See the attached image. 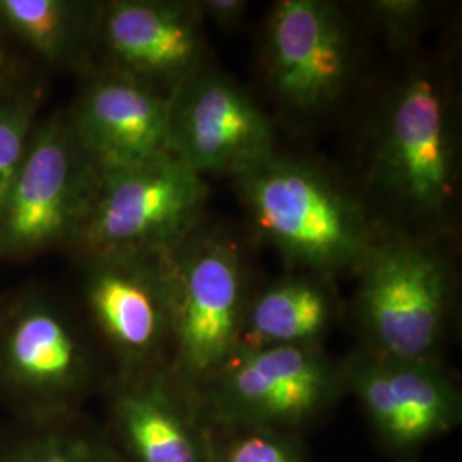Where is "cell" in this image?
<instances>
[{
	"instance_id": "6da1fadb",
	"label": "cell",
	"mask_w": 462,
	"mask_h": 462,
	"mask_svg": "<svg viewBox=\"0 0 462 462\" xmlns=\"http://www.w3.org/2000/svg\"><path fill=\"white\" fill-rule=\"evenodd\" d=\"M106 382L93 332L64 298L26 286L0 300V402L14 420L83 413Z\"/></svg>"
},
{
	"instance_id": "7a4b0ae2",
	"label": "cell",
	"mask_w": 462,
	"mask_h": 462,
	"mask_svg": "<svg viewBox=\"0 0 462 462\" xmlns=\"http://www.w3.org/2000/svg\"><path fill=\"white\" fill-rule=\"evenodd\" d=\"M233 179L255 230L291 264L356 271L379 236L360 202L307 162L276 151Z\"/></svg>"
},
{
	"instance_id": "3957f363",
	"label": "cell",
	"mask_w": 462,
	"mask_h": 462,
	"mask_svg": "<svg viewBox=\"0 0 462 462\" xmlns=\"http://www.w3.org/2000/svg\"><path fill=\"white\" fill-rule=\"evenodd\" d=\"M446 86L429 69L397 84L380 116L372 177L389 202L414 223H440L457 187V156Z\"/></svg>"
},
{
	"instance_id": "277c9868",
	"label": "cell",
	"mask_w": 462,
	"mask_h": 462,
	"mask_svg": "<svg viewBox=\"0 0 462 462\" xmlns=\"http://www.w3.org/2000/svg\"><path fill=\"white\" fill-rule=\"evenodd\" d=\"M171 286V353L168 372L189 393L230 360L247 314V271L236 245L192 233L168 255Z\"/></svg>"
},
{
	"instance_id": "5b68a950",
	"label": "cell",
	"mask_w": 462,
	"mask_h": 462,
	"mask_svg": "<svg viewBox=\"0 0 462 462\" xmlns=\"http://www.w3.org/2000/svg\"><path fill=\"white\" fill-rule=\"evenodd\" d=\"M356 273L368 353L402 362H437L452 307L444 257L416 238L377 236Z\"/></svg>"
},
{
	"instance_id": "8992f818",
	"label": "cell",
	"mask_w": 462,
	"mask_h": 462,
	"mask_svg": "<svg viewBox=\"0 0 462 462\" xmlns=\"http://www.w3.org/2000/svg\"><path fill=\"white\" fill-rule=\"evenodd\" d=\"M101 173L84 152L67 112L42 116L0 213V261H26L74 247Z\"/></svg>"
},
{
	"instance_id": "52a82bcc",
	"label": "cell",
	"mask_w": 462,
	"mask_h": 462,
	"mask_svg": "<svg viewBox=\"0 0 462 462\" xmlns=\"http://www.w3.org/2000/svg\"><path fill=\"white\" fill-rule=\"evenodd\" d=\"M346 387L319 346L236 349L194 396L217 430L291 431L324 413Z\"/></svg>"
},
{
	"instance_id": "ba28073f",
	"label": "cell",
	"mask_w": 462,
	"mask_h": 462,
	"mask_svg": "<svg viewBox=\"0 0 462 462\" xmlns=\"http://www.w3.org/2000/svg\"><path fill=\"white\" fill-rule=\"evenodd\" d=\"M208 189L170 152L101 175L76 242L84 257H165L196 231Z\"/></svg>"
},
{
	"instance_id": "9c48e42d",
	"label": "cell",
	"mask_w": 462,
	"mask_h": 462,
	"mask_svg": "<svg viewBox=\"0 0 462 462\" xmlns=\"http://www.w3.org/2000/svg\"><path fill=\"white\" fill-rule=\"evenodd\" d=\"M86 324L110 356V377L168 368L171 353V286L168 255L84 257Z\"/></svg>"
},
{
	"instance_id": "30bf717a",
	"label": "cell",
	"mask_w": 462,
	"mask_h": 462,
	"mask_svg": "<svg viewBox=\"0 0 462 462\" xmlns=\"http://www.w3.org/2000/svg\"><path fill=\"white\" fill-rule=\"evenodd\" d=\"M168 152L200 177H236L276 152V135L244 88L202 67L168 95Z\"/></svg>"
},
{
	"instance_id": "8fae6325",
	"label": "cell",
	"mask_w": 462,
	"mask_h": 462,
	"mask_svg": "<svg viewBox=\"0 0 462 462\" xmlns=\"http://www.w3.org/2000/svg\"><path fill=\"white\" fill-rule=\"evenodd\" d=\"M204 19L194 2H99L91 69H106L170 95L202 69Z\"/></svg>"
},
{
	"instance_id": "7c38bea8",
	"label": "cell",
	"mask_w": 462,
	"mask_h": 462,
	"mask_svg": "<svg viewBox=\"0 0 462 462\" xmlns=\"http://www.w3.org/2000/svg\"><path fill=\"white\" fill-rule=\"evenodd\" d=\"M264 49L267 79L290 110L320 112L346 89L353 72V40L334 4L276 2L267 19Z\"/></svg>"
},
{
	"instance_id": "4fadbf2b",
	"label": "cell",
	"mask_w": 462,
	"mask_h": 462,
	"mask_svg": "<svg viewBox=\"0 0 462 462\" xmlns=\"http://www.w3.org/2000/svg\"><path fill=\"white\" fill-rule=\"evenodd\" d=\"M345 382L383 446L401 456L461 423L459 389L439 362H402L366 351L345 368Z\"/></svg>"
},
{
	"instance_id": "5bb4252c",
	"label": "cell",
	"mask_w": 462,
	"mask_h": 462,
	"mask_svg": "<svg viewBox=\"0 0 462 462\" xmlns=\"http://www.w3.org/2000/svg\"><path fill=\"white\" fill-rule=\"evenodd\" d=\"M110 435L124 462H209L213 431L198 397L168 368L110 377L105 389Z\"/></svg>"
},
{
	"instance_id": "9a60e30c",
	"label": "cell",
	"mask_w": 462,
	"mask_h": 462,
	"mask_svg": "<svg viewBox=\"0 0 462 462\" xmlns=\"http://www.w3.org/2000/svg\"><path fill=\"white\" fill-rule=\"evenodd\" d=\"M86 76L67 116L101 175L168 154L166 95L106 69Z\"/></svg>"
},
{
	"instance_id": "2e32d148",
	"label": "cell",
	"mask_w": 462,
	"mask_h": 462,
	"mask_svg": "<svg viewBox=\"0 0 462 462\" xmlns=\"http://www.w3.org/2000/svg\"><path fill=\"white\" fill-rule=\"evenodd\" d=\"M99 2L0 0V33L55 69L93 67Z\"/></svg>"
},
{
	"instance_id": "e0dca14e",
	"label": "cell",
	"mask_w": 462,
	"mask_h": 462,
	"mask_svg": "<svg viewBox=\"0 0 462 462\" xmlns=\"http://www.w3.org/2000/svg\"><path fill=\"white\" fill-rule=\"evenodd\" d=\"M329 291L310 278L276 281L250 298L236 349L319 346L332 322Z\"/></svg>"
},
{
	"instance_id": "ac0fdd59",
	"label": "cell",
	"mask_w": 462,
	"mask_h": 462,
	"mask_svg": "<svg viewBox=\"0 0 462 462\" xmlns=\"http://www.w3.org/2000/svg\"><path fill=\"white\" fill-rule=\"evenodd\" d=\"M0 462H124L106 430L83 413L14 420L0 433Z\"/></svg>"
},
{
	"instance_id": "d6986e66",
	"label": "cell",
	"mask_w": 462,
	"mask_h": 462,
	"mask_svg": "<svg viewBox=\"0 0 462 462\" xmlns=\"http://www.w3.org/2000/svg\"><path fill=\"white\" fill-rule=\"evenodd\" d=\"M43 88L19 83L0 93V213L30 144L34 125L42 118Z\"/></svg>"
},
{
	"instance_id": "ffe728a7",
	"label": "cell",
	"mask_w": 462,
	"mask_h": 462,
	"mask_svg": "<svg viewBox=\"0 0 462 462\" xmlns=\"http://www.w3.org/2000/svg\"><path fill=\"white\" fill-rule=\"evenodd\" d=\"M213 433L209 462H303L290 431L271 429L219 430Z\"/></svg>"
},
{
	"instance_id": "44dd1931",
	"label": "cell",
	"mask_w": 462,
	"mask_h": 462,
	"mask_svg": "<svg viewBox=\"0 0 462 462\" xmlns=\"http://www.w3.org/2000/svg\"><path fill=\"white\" fill-rule=\"evenodd\" d=\"M370 11L383 33L397 43H406L423 26L429 4L421 0H375Z\"/></svg>"
},
{
	"instance_id": "7402d4cb",
	"label": "cell",
	"mask_w": 462,
	"mask_h": 462,
	"mask_svg": "<svg viewBox=\"0 0 462 462\" xmlns=\"http://www.w3.org/2000/svg\"><path fill=\"white\" fill-rule=\"evenodd\" d=\"M202 19H209L219 28H235L247 13L245 0H200L194 2Z\"/></svg>"
},
{
	"instance_id": "603a6c76",
	"label": "cell",
	"mask_w": 462,
	"mask_h": 462,
	"mask_svg": "<svg viewBox=\"0 0 462 462\" xmlns=\"http://www.w3.org/2000/svg\"><path fill=\"white\" fill-rule=\"evenodd\" d=\"M16 84H19V81H16L13 45L0 33V93Z\"/></svg>"
}]
</instances>
